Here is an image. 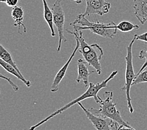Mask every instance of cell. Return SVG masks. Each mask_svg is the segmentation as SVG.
Here are the masks:
<instances>
[{"label": "cell", "mask_w": 147, "mask_h": 130, "mask_svg": "<svg viewBox=\"0 0 147 130\" xmlns=\"http://www.w3.org/2000/svg\"><path fill=\"white\" fill-rule=\"evenodd\" d=\"M137 34H135L130 43L127 47V55L125 58L126 61L125 75V85L122 88L121 90L124 91L126 94V100H127V106L130 113H133L134 111V107L131 103V98L130 96V90L132 86V83L136 78V74L134 71V64H133V54L132 48L135 41L136 40Z\"/></svg>", "instance_id": "cell-5"}, {"label": "cell", "mask_w": 147, "mask_h": 130, "mask_svg": "<svg viewBox=\"0 0 147 130\" xmlns=\"http://www.w3.org/2000/svg\"><path fill=\"white\" fill-rule=\"evenodd\" d=\"M62 0H56L51 7L53 13V22L58 32V44L57 51L59 52L61 49L62 42H66V38L64 35V25L65 22V14L61 5Z\"/></svg>", "instance_id": "cell-6"}, {"label": "cell", "mask_w": 147, "mask_h": 130, "mask_svg": "<svg viewBox=\"0 0 147 130\" xmlns=\"http://www.w3.org/2000/svg\"><path fill=\"white\" fill-rule=\"evenodd\" d=\"M0 65H1L7 72H8L9 73L11 74L12 75L16 77L17 78L22 81V82L27 87L31 86V82H30V81L25 79V78L23 76V75H21V74L18 71H17V70L15 68H14L13 66L8 64V63H6L5 61H3L1 59H0Z\"/></svg>", "instance_id": "cell-14"}, {"label": "cell", "mask_w": 147, "mask_h": 130, "mask_svg": "<svg viewBox=\"0 0 147 130\" xmlns=\"http://www.w3.org/2000/svg\"><path fill=\"white\" fill-rule=\"evenodd\" d=\"M73 27V30L76 31L90 30L93 33L102 36L107 39H111L117 33L116 28L117 24L113 22L108 23H101L99 21L96 22H90L85 16L80 15L76 17L73 22L69 24Z\"/></svg>", "instance_id": "cell-3"}, {"label": "cell", "mask_w": 147, "mask_h": 130, "mask_svg": "<svg viewBox=\"0 0 147 130\" xmlns=\"http://www.w3.org/2000/svg\"><path fill=\"white\" fill-rule=\"evenodd\" d=\"M120 130H136L135 129H134V128H128V127H126V126H123L121 125V127Z\"/></svg>", "instance_id": "cell-22"}, {"label": "cell", "mask_w": 147, "mask_h": 130, "mask_svg": "<svg viewBox=\"0 0 147 130\" xmlns=\"http://www.w3.org/2000/svg\"><path fill=\"white\" fill-rule=\"evenodd\" d=\"M86 62L84 59L80 58L78 60V76L76 78V82L80 83L81 81L83 82L85 87L89 86V76L92 74L96 73V71H90L86 66Z\"/></svg>", "instance_id": "cell-10"}, {"label": "cell", "mask_w": 147, "mask_h": 130, "mask_svg": "<svg viewBox=\"0 0 147 130\" xmlns=\"http://www.w3.org/2000/svg\"><path fill=\"white\" fill-rule=\"evenodd\" d=\"M138 58L141 59H142L143 58H145V61L144 63H143V65H142V68L140 69L138 72L136 74V75H138V74L140 73L142 71H143V70H144L147 67V50H141L139 53Z\"/></svg>", "instance_id": "cell-18"}, {"label": "cell", "mask_w": 147, "mask_h": 130, "mask_svg": "<svg viewBox=\"0 0 147 130\" xmlns=\"http://www.w3.org/2000/svg\"><path fill=\"white\" fill-rule=\"evenodd\" d=\"M72 1H75L76 4H81L82 2V0H72Z\"/></svg>", "instance_id": "cell-23"}, {"label": "cell", "mask_w": 147, "mask_h": 130, "mask_svg": "<svg viewBox=\"0 0 147 130\" xmlns=\"http://www.w3.org/2000/svg\"><path fill=\"white\" fill-rule=\"evenodd\" d=\"M143 83H147V69H144L138 75H136L132 83V86L137 85L138 84Z\"/></svg>", "instance_id": "cell-17"}, {"label": "cell", "mask_w": 147, "mask_h": 130, "mask_svg": "<svg viewBox=\"0 0 147 130\" xmlns=\"http://www.w3.org/2000/svg\"><path fill=\"white\" fill-rule=\"evenodd\" d=\"M117 74H118L117 70H115V71H113L110 74L109 76H108L107 79L103 80L101 82L98 83H90L88 88L86 90V91L85 93L81 94V95L78 96V98H76V99L71 101L68 104H65V106L58 109V110H57L55 112H53V113H51V115L48 116L47 117L44 118L43 119H42V120H41L39 123H38L37 124L31 126L29 129L30 130H35L37 128L39 127L40 126L43 125L44 123H47L48 121H50L51 118H53V117H56V116H57L59 114H61L66 110H67L68 109H69V108H71V106H74L75 104L80 103V102H81L82 101H83L84 100L88 99V98H93L94 100L95 101L96 103L101 104V103H102L103 100L101 99L100 97L98 96V92L101 90L105 88H107L108 83L112 79H113L115 77L117 76Z\"/></svg>", "instance_id": "cell-1"}, {"label": "cell", "mask_w": 147, "mask_h": 130, "mask_svg": "<svg viewBox=\"0 0 147 130\" xmlns=\"http://www.w3.org/2000/svg\"><path fill=\"white\" fill-rule=\"evenodd\" d=\"M0 1L5 3L6 5L9 7H15L18 4L19 0H0Z\"/></svg>", "instance_id": "cell-20"}, {"label": "cell", "mask_w": 147, "mask_h": 130, "mask_svg": "<svg viewBox=\"0 0 147 130\" xmlns=\"http://www.w3.org/2000/svg\"><path fill=\"white\" fill-rule=\"evenodd\" d=\"M0 77H1V78L5 79V80H6L7 82H8L9 83V85L11 86L12 88L13 89L14 91H18L19 87H18V86H17L16 85H15V84L12 82L11 79H10L9 78H8V77H7V76H5V75H3V74H1V75H0Z\"/></svg>", "instance_id": "cell-19"}, {"label": "cell", "mask_w": 147, "mask_h": 130, "mask_svg": "<svg viewBox=\"0 0 147 130\" xmlns=\"http://www.w3.org/2000/svg\"><path fill=\"white\" fill-rule=\"evenodd\" d=\"M86 2L85 11L80 15L83 16L98 15L103 16L108 13L111 8L110 3L106 0H84Z\"/></svg>", "instance_id": "cell-8"}, {"label": "cell", "mask_w": 147, "mask_h": 130, "mask_svg": "<svg viewBox=\"0 0 147 130\" xmlns=\"http://www.w3.org/2000/svg\"><path fill=\"white\" fill-rule=\"evenodd\" d=\"M116 28L121 32H129L139 28L138 24H135L127 20H123L116 25Z\"/></svg>", "instance_id": "cell-16"}, {"label": "cell", "mask_w": 147, "mask_h": 130, "mask_svg": "<svg viewBox=\"0 0 147 130\" xmlns=\"http://www.w3.org/2000/svg\"><path fill=\"white\" fill-rule=\"evenodd\" d=\"M136 40L142 41L147 43V31L141 34H137V36H136Z\"/></svg>", "instance_id": "cell-21"}, {"label": "cell", "mask_w": 147, "mask_h": 130, "mask_svg": "<svg viewBox=\"0 0 147 130\" xmlns=\"http://www.w3.org/2000/svg\"><path fill=\"white\" fill-rule=\"evenodd\" d=\"M135 15L142 24L147 22V0H134Z\"/></svg>", "instance_id": "cell-11"}, {"label": "cell", "mask_w": 147, "mask_h": 130, "mask_svg": "<svg viewBox=\"0 0 147 130\" xmlns=\"http://www.w3.org/2000/svg\"><path fill=\"white\" fill-rule=\"evenodd\" d=\"M11 16L15 21L14 26L18 27V33L21 34V26L23 28L24 32H26V28L23 23L24 20V10L22 6H16L13 7L11 11Z\"/></svg>", "instance_id": "cell-12"}, {"label": "cell", "mask_w": 147, "mask_h": 130, "mask_svg": "<svg viewBox=\"0 0 147 130\" xmlns=\"http://www.w3.org/2000/svg\"><path fill=\"white\" fill-rule=\"evenodd\" d=\"M120 127H121V125L120 126H119V127H118V128L117 129V130H120Z\"/></svg>", "instance_id": "cell-24"}, {"label": "cell", "mask_w": 147, "mask_h": 130, "mask_svg": "<svg viewBox=\"0 0 147 130\" xmlns=\"http://www.w3.org/2000/svg\"><path fill=\"white\" fill-rule=\"evenodd\" d=\"M43 5V16L45 22H47L49 26V28L51 31V36L55 37L56 36V33L54 29V22H53V13L51 9L50 8L47 0H42Z\"/></svg>", "instance_id": "cell-13"}, {"label": "cell", "mask_w": 147, "mask_h": 130, "mask_svg": "<svg viewBox=\"0 0 147 130\" xmlns=\"http://www.w3.org/2000/svg\"><path fill=\"white\" fill-rule=\"evenodd\" d=\"M75 40H75L76 41V46L74 49V50H73V53L70 55V57H69L67 61L65 63V65L62 66V68L59 70L55 77L53 82V83H52L51 89H50L51 92L55 93V92H57V91H58L59 90V85H60L61 81L63 80V79L64 78L65 76L66 75V71H67L68 66L69 65H70V63L71 62L73 58H74V57L75 56L76 53L79 50L80 42L78 40L76 39V38H75Z\"/></svg>", "instance_id": "cell-9"}, {"label": "cell", "mask_w": 147, "mask_h": 130, "mask_svg": "<svg viewBox=\"0 0 147 130\" xmlns=\"http://www.w3.org/2000/svg\"><path fill=\"white\" fill-rule=\"evenodd\" d=\"M77 104L82 109L86 117L88 118L92 123L93 127L96 130H117L120 126L117 123L114 122L109 118L103 117L101 115L93 113L90 110H88L80 102Z\"/></svg>", "instance_id": "cell-7"}, {"label": "cell", "mask_w": 147, "mask_h": 130, "mask_svg": "<svg viewBox=\"0 0 147 130\" xmlns=\"http://www.w3.org/2000/svg\"><path fill=\"white\" fill-rule=\"evenodd\" d=\"M105 99L102 103L100 104V109L96 110L94 108H91L90 110L93 113L101 115L103 117L109 118L114 122L117 123L119 125H122L128 128H132L131 126L128 122L124 120L122 118L120 111L117 108V104L113 101V92L111 91H106L104 93Z\"/></svg>", "instance_id": "cell-4"}, {"label": "cell", "mask_w": 147, "mask_h": 130, "mask_svg": "<svg viewBox=\"0 0 147 130\" xmlns=\"http://www.w3.org/2000/svg\"><path fill=\"white\" fill-rule=\"evenodd\" d=\"M66 31L69 34L74 35L76 39L79 41L80 48L78 51L82 55L83 59L87 64L92 66L96 73L100 75L102 70L100 61L104 55L103 49L97 43L89 44L84 39L83 36V33L82 31H78L73 30L71 31L68 29H66Z\"/></svg>", "instance_id": "cell-2"}, {"label": "cell", "mask_w": 147, "mask_h": 130, "mask_svg": "<svg viewBox=\"0 0 147 130\" xmlns=\"http://www.w3.org/2000/svg\"><path fill=\"white\" fill-rule=\"evenodd\" d=\"M0 59H3V61H5L8 64L13 66L17 71H18L21 75H22V73H21L20 70L17 66L16 63L14 61L12 55L6 48H5L2 44L0 45Z\"/></svg>", "instance_id": "cell-15"}]
</instances>
